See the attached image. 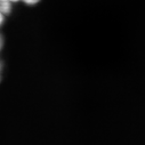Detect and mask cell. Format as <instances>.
Segmentation results:
<instances>
[{
  "label": "cell",
  "mask_w": 145,
  "mask_h": 145,
  "mask_svg": "<svg viewBox=\"0 0 145 145\" xmlns=\"http://www.w3.org/2000/svg\"><path fill=\"white\" fill-rule=\"evenodd\" d=\"M5 13L0 9V25L3 24V22H4V18H5ZM1 47H3V39H1V35H0V49H1Z\"/></svg>",
  "instance_id": "obj_2"
},
{
  "label": "cell",
  "mask_w": 145,
  "mask_h": 145,
  "mask_svg": "<svg viewBox=\"0 0 145 145\" xmlns=\"http://www.w3.org/2000/svg\"><path fill=\"white\" fill-rule=\"evenodd\" d=\"M18 1H23L25 4L33 5V4H37L38 1H40V0H0V9H1L5 14H8L10 8H12V4L18 3Z\"/></svg>",
  "instance_id": "obj_1"
},
{
  "label": "cell",
  "mask_w": 145,
  "mask_h": 145,
  "mask_svg": "<svg viewBox=\"0 0 145 145\" xmlns=\"http://www.w3.org/2000/svg\"><path fill=\"white\" fill-rule=\"evenodd\" d=\"M0 71H1V64H0Z\"/></svg>",
  "instance_id": "obj_3"
}]
</instances>
